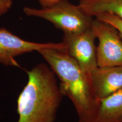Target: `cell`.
Masks as SVG:
<instances>
[{
  "instance_id": "cell-11",
  "label": "cell",
  "mask_w": 122,
  "mask_h": 122,
  "mask_svg": "<svg viewBox=\"0 0 122 122\" xmlns=\"http://www.w3.org/2000/svg\"><path fill=\"white\" fill-rule=\"evenodd\" d=\"M13 0H0V16L5 14L11 9Z\"/></svg>"
},
{
  "instance_id": "cell-8",
  "label": "cell",
  "mask_w": 122,
  "mask_h": 122,
  "mask_svg": "<svg viewBox=\"0 0 122 122\" xmlns=\"http://www.w3.org/2000/svg\"><path fill=\"white\" fill-rule=\"evenodd\" d=\"M96 122H122V89L101 99Z\"/></svg>"
},
{
  "instance_id": "cell-10",
  "label": "cell",
  "mask_w": 122,
  "mask_h": 122,
  "mask_svg": "<svg viewBox=\"0 0 122 122\" xmlns=\"http://www.w3.org/2000/svg\"><path fill=\"white\" fill-rule=\"evenodd\" d=\"M95 18L110 24L117 29L122 38V19L112 14L105 13L100 14Z\"/></svg>"
},
{
  "instance_id": "cell-12",
  "label": "cell",
  "mask_w": 122,
  "mask_h": 122,
  "mask_svg": "<svg viewBox=\"0 0 122 122\" xmlns=\"http://www.w3.org/2000/svg\"><path fill=\"white\" fill-rule=\"evenodd\" d=\"M37 1L40 4L42 7H46L53 5L59 0H37Z\"/></svg>"
},
{
  "instance_id": "cell-5",
  "label": "cell",
  "mask_w": 122,
  "mask_h": 122,
  "mask_svg": "<svg viewBox=\"0 0 122 122\" xmlns=\"http://www.w3.org/2000/svg\"><path fill=\"white\" fill-rule=\"evenodd\" d=\"M96 37L92 28L76 33H64L66 50L78 63L82 71L91 77L92 72L98 67Z\"/></svg>"
},
{
  "instance_id": "cell-1",
  "label": "cell",
  "mask_w": 122,
  "mask_h": 122,
  "mask_svg": "<svg viewBox=\"0 0 122 122\" xmlns=\"http://www.w3.org/2000/svg\"><path fill=\"white\" fill-rule=\"evenodd\" d=\"M60 80L59 86L75 107L79 122H96L100 100L97 97L91 77L66 50L43 49L37 51Z\"/></svg>"
},
{
  "instance_id": "cell-9",
  "label": "cell",
  "mask_w": 122,
  "mask_h": 122,
  "mask_svg": "<svg viewBox=\"0 0 122 122\" xmlns=\"http://www.w3.org/2000/svg\"><path fill=\"white\" fill-rule=\"evenodd\" d=\"M78 6L85 14L93 18L108 13L122 19V0H80Z\"/></svg>"
},
{
  "instance_id": "cell-13",
  "label": "cell",
  "mask_w": 122,
  "mask_h": 122,
  "mask_svg": "<svg viewBox=\"0 0 122 122\" xmlns=\"http://www.w3.org/2000/svg\"><path fill=\"white\" fill-rule=\"evenodd\" d=\"M0 117H1V114H0Z\"/></svg>"
},
{
  "instance_id": "cell-6",
  "label": "cell",
  "mask_w": 122,
  "mask_h": 122,
  "mask_svg": "<svg viewBox=\"0 0 122 122\" xmlns=\"http://www.w3.org/2000/svg\"><path fill=\"white\" fill-rule=\"evenodd\" d=\"M43 49L66 50L63 42L39 43L24 40L5 28H0V64L5 66L20 67L15 58Z\"/></svg>"
},
{
  "instance_id": "cell-2",
  "label": "cell",
  "mask_w": 122,
  "mask_h": 122,
  "mask_svg": "<svg viewBox=\"0 0 122 122\" xmlns=\"http://www.w3.org/2000/svg\"><path fill=\"white\" fill-rule=\"evenodd\" d=\"M28 81L17 101V122H55L64 97L56 75L48 64L27 71Z\"/></svg>"
},
{
  "instance_id": "cell-3",
  "label": "cell",
  "mask_w": 122,
  "mask_h": 122,
  "mask_svg": "<svg viewBox=\"0 0 122 122\" xmlns=\"http://www.w3.org/2000/svg\"><path fill=\"white\" fill-rule=\"evenodd\" d=\"M24 14L29 16L42 18L51 23L63 33H76L92 27L93 17L81 10L78 5L68 0H59L53 5L41 9L25 7Z\"/></svg>"
},
{
  "instance_id": "cell-4",
  "label": "cell",
  "mask_w": 122,
  "mask_h": 122,
  "mask_svg": "<svg viewBox=\"0 0 122 122\" xmlns=\"http://www.w3.org/2000/svg\"><path fill=\"white\" fill-rule=\"evenodd\" d=\"M92 28L98 41V66H122V38L117 29L95 18Z\"/></svg>"
},
{
  "instance_id": "cell-7",
  "label": "cell",
  "mask_w": 122,
  "mask_h": 122,
  "mask_svg": "<svg viewBox=\"0 0 122 122\" xmlns=\"http://www.w3.org/2000/svg\"><path fill=\"white\" fill-rule=\"evenodd\" d=\"M93 88L101 100L122 89V66L96 67L91 74Z\"/></svg>"
}]
</instances>
